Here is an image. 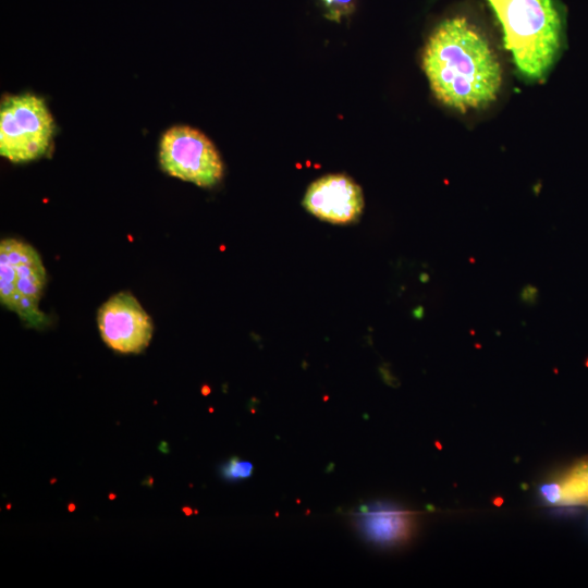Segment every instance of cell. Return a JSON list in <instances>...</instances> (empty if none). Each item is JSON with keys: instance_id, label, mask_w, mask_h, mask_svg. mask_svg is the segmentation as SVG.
<instances>
[{"instance_id": "9", "label": "cell", "mask_w": 588, "mask_h": 588, "mask_svg": "<svg viewBox=\"0 0 588 588\" xmlns=\"http://www.w3.org/2000/svg\"><path fill=\"white\" fill-rule=\"evenodd\" d=\"M541 494L551 504H588V455L556 481L543 486Z\"/></svg>"}, {"instance_id": "5", "label": "cell", "mask_w": 588, "mask_h": 588, "mask_svg": "<svg viewBox=\"0 0 588 588\" xmlns=\"http://www.w3.org/2000/svg\"><path fill=\"white\" fill-rule=\"evenodd\" d=\"M159 163L169 175L200 187H212L223 176V163L213 143L187 125H174L162 134Z\"/></svg>"}, {"instance_id": "7", "label": "cell", "mask_w": 588, "mask_h": 588, "mask_svg": "<svg viewBox=\"0 0 588 588\" xmlns=\"http://www.w3.org/2000/svg\"><path fill=\"white\" fill-rule=\"evenodd\" d=\"M304 208L333 224L356 221L364 210L360 186L345 174H328L313 182L303 199Z\"/></svg>"}, {"instance_id": "3", "label": "cell", "mask_w": 588, "mask_h": 588, "mask_svg": "<svg viewBox=\"0 0 588 588\" xmlns=\"http://www.w3.org/2000/svg\"><path fill=\"white\" fill-rule=\"evenodd\" d=\"M46 281L42 260L32 245L15 238L1 241L0 302L34 329L48 324L39 308Z\"/></svg>"}, {"instance_id": "12", "label": "cell", "mask_w": 588, "mask_h": 588, "mask_svg": "<svg viewBox=\"0 0 588 588\" xmlns=\"http://www.w3.org/2000/svg\"><path fill=\"white\" fill-rule=\"evenodd\" d=\"M520 301L526 305H535L539 298V290L535 285H525L519 294Z\"/></svg>"}, {"instance_id": "11", "label": "cell", "mask_w": 588, "mask_h": 588, "mask_svg": "<svg viewBox=\"0 0 588 588\" xmlns=\"http://www.w3.org/2000/svg\"><path fill=\"white\" fill-rule=\"evenodd\" d=\"M328 10L327 17L340 22L343 16L350 15L355 9L354 0H321Z\"/></svg>"}, {"instance_id": "6", "label": "cell", "mask_w": 588, "mask_h": 588, "mask_svg": "<svg viewBox=\"0 0 588 588\" xmlns=\"http://www.w3.org/2000/svg\"><path fill=\"white\" fill-rule=\"evenodd\" d=\"M97 323L102 341L121 354L143 352L152 338V321L130 292L117 293L103 303Z\"/></svg>"}, {"instance_id": "2", "label": "cell", "mask_w": 588, "mask_h": 588, "mask_svg": "<svg viewBox=\"0 0 588 588\" xmlns=\"http://www.w3.org/2000/svg\"><path fill=\"white\" fill-rule=\"evenodd\" d=\"M488 1L519 74L529 81L543 78L562 45V21L553 0Z\"/></svg>"}, {"instance_id": "4", "label": "cell", "mask_w": 588, "mask_h": 588, "mask_svg": "<svg viewBox=\"0 0 588 588\" xmlns=\"http://www.w3.org/2000/svg\"><path fill=\"white\" fill-rule=\"evenodd\" d=\"M45 100L34 94L11 95L0 106V155L14 163L42 157L54 134Z\"/></svg>"}, {"instance_id": "10", "label": "cell", "mask_w": 588, "mask_h": 588, "mask_svg": "<svg viewBox=\"0 0 588 588\" xmlns=\"http://www.w3.org/2000/svg\"><path fill=\"white\" fill-rule=\"evenodd\" d=\"M220 473L226 480L247 479L252 476L253 464L238 457H231L221 466Z\"/></svg>"}, {"instance_id": "8", "label": "cell", "mask_w": 588, "mask_h": 588, "mask_svg": "<svg viewBox=\"0 0 588 588\" xmlns=\"http://www.w3.org/2000/svg\"><path fill=\"white\" fill-rule=\"evenodd\" d=\"M352 515L365 538L382 546L405 540L413 526V514L387 502L362 505Z\"/></svg>"}, {"instance_id": "1", "label": "cell", "mask_w": 588, "mask_h": 588, "mask_svg": "<svg viewBox=\"0 0 588 588\" xmlns=\"http://www.w3.org/2000/svg\"><path fill=\"white\" fill-rule=\"evenodd\" d=\"M430 88L443 105L465 112L492 102L502 84V70L486 37L466 19L442 21L422 54Z\"/></svg>"}]
</instances>
